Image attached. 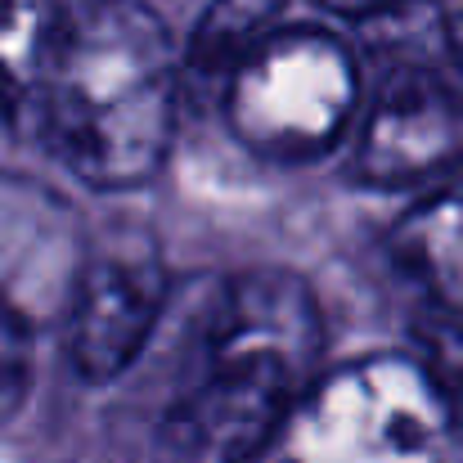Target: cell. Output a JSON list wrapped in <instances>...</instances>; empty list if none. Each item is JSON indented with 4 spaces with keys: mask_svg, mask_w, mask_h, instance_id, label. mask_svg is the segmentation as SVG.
I'll return each instance as SVG.
<instances>
[{
    "mask_svg": "<svg viewBox=\"0 0 463 463\" xmlns=\"http://www.w3.org/2000/svg\"><path fill=\"white\" fill-rule=\"evenodd\" d=\"M86 261L72 207L41 180L0 171V307L32 328L72 307Z\"/></svg>",
    "mask_w": 463,
    "mask_h": 463,
    "instance_id": "7",
    "label": "cell"
},
{
    "mask_svg": "<svg viewBox=\"0 0 463 463\" xmlns=\"http://www.w3.org/2000/svg\"><path fill=\"white\" fill-rule=\"evenodd\" d=\"M32 387V324L0 307V419H9Z\"/></svg>",
    "mask_w": 463,
    "mask_h": 463,
    "instance_id": "12",
    "label": "cell"
},
{
    "mask_svg": "<svg viewBox=\"0 0 463 463\" xmlns=\"http://www.w3.org/2000/svg\"><path fill=\"white\" fill-rule=\"evenodd\" d=\"M221 109L252 154L275 162L324 154L360 113L355 50L319 27H275L221 81Z\"/></svg>",
    "mask_w": 463,
    "mask_h": 463,
    "instance_id": "4",
    "label": "cell"
},
{
    "mask_svg": "<svg viewBox=\"0 0 463 463\" xmlns=\"http://www.w3.org/2000/svg\"><path fill=\"white\" fill-rule=\"evenodd\" d=\"M266 463H463V428L419 355H369L315 378Z\"/></svg>",
    "mask_w": 463,
    "mask_h": 463,
    "instance_id": "3",
    "label": "cell"
},
{
    "mask_svg": "<svg viewBox=\"0 0 463 463\" xmlns=\"http://www.w3.org/2000/svg\"><path fill=\"white\" fill-rule=\"evenodd\" d=\"M63 18V0H0V118L18 131H36Z\"/></svg>",
    "mask_w": 463,
    "mask_h": 463,
    "instance_id": "8",
    "label": "cell"
},
{
    "mask_svg": "<svg viewBox=\"0 0 463 463\" xmlns=\"http://www.w3.org/2000/svg\"><path fill=\"white\" fill-rule=\"evenodd\" d=\"M396 257L437 307L463 319V171L396 225Z\"/></svg>",
    "mask_w": 463,
    "mask_h": 463,
    "instance_id": "9",
    "label": "cell"
},
{
    "mask_svg": "<svg viewBox=\"0 0 463 463\" xmlns=\"http://www.w3.org/2000/svg\"><path fill=\"white\" fill-rule=\"evenodd\" d=\"M166 288L171 279L154 239L109 234L104 243H86V261L68 307V346L86 383H113L140 360L166 307Z\"/></svg>",
    "mask_w": 463,
    "mask_h": 463,
    "instance_id": "6",
    "label": "cell"
},
{
    "mask_svg": "<svg viewBox=\"0 0 463 463\" xmlns=\"http://www.w3.org/2000/svg\"><path fill=\"white\" fill-rule=\"evenodd\" d=\"M463 171V72L455 59L392 63L355 136V175L383 189Z\"/></svg>",
    "mask_w": 463,
    "mask_h": 463,
    "instance_id": "5",
    "label": "cell"
},
{
    "mask_svg": "<svg viewBox=\"0 0 463 463\" xmlns=\"http://www.w3.org/2000/svg\"><path fill=\"white\" fill-rule=\"evenodd\" d=\"M284 0H212L184 45V72L207 77V81H225L230 68L261 41L275 32Z\"/></svg>",
    "mask_w": 463,
    "mask_h": 463,
    "instance_id": "10",
    "label": "cell"
},
{
    "mask_svg": "<svg viewBox=\"0 0 463 463\" xmlns=\"http://www.w3.org/2000/svg\"><path fill=\"white\" fill-rule=\"evenodd\" d=\"M324 5H333V9L346 14V18H360L364 9H373V5H383V0H324Z\"/></svg>",
    "mask_w": 463,
    "mask_h": 463,
    "instance_id": "13",
    "label": "cell"
},
{
    "mask_svg": "<svg viewBox=\"0 0 463 463\" xmlns=\"http://www.w3.org/2000/svg\"><path fill=\"white\" fill-rule=\"evenodd\" d=\"M324 315L298 275L252 270L216 288L194 337V364L166 410L171 463L261 459L315 383Z\"/></svg>",
    "mask_w": 463,
    "mask_h": 463,
    "instance_id": "1",
    "label": "cell"
},
{
    "mask_svg": "<svg viewBox=\"0 0 463 463\" xmlns=\"http://www.w3.org/2000/svg\"><path fill=\"white\" fill-rule=\"evenodd\" d=\"M414 355L428 364L432 383L441 387V396L450 401V410H455V419L463 428V319L441 310L432 324L419 328V351Z\"/></svg>",
    "mask_w": 463,
    "mask_h": 463,
    "instance_id": "11",
    "label": "cell"
},
{
    "mask_svg": "<svg viewBox=\"0 0 463 463\" xmlns=\"http://www.w3.org/2000/svg\"><path fill=\"white\" fill-rule=\"evenodd\" d=\"M180 77L184 59L145 0L68 5L32 136L90 189H136L171 149Z\"/></svg>",
    "mask_w": 463,
    "mask_h": 463,
    "instance_id": "2",
    "label": "cell"
}]
</instances>
